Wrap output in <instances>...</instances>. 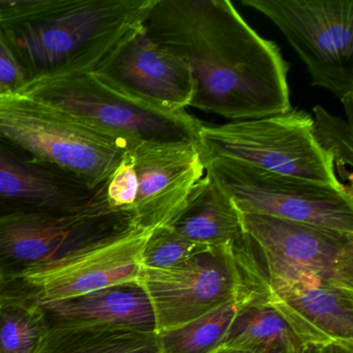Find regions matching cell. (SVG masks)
<instances>
[{
  "mask_svg": "<svg viewBox=\"0 0 353 353\" xmlns=\"http://www.w3.org/2000/svg\"><path fill=\"white\" fill-rule=\"evenodd\" d=\"M94 74L119 94L164 113L185 111L195 90L187 63L154 42L145 24Z\"/></svg>",
  "mask_w": 353,
  "mask_h": 353,
  "instance_id": "12",
  "label": "cell"
},
{
  "mask_svg": "<svg viewBox=\"0 0 353 353\" xmlns=\"http://www.w3.org/2000/svg\"><path fill=\"white\" fill-rule=\"evenodd\" d=\"M48 0H0V22L10 21L44 8Z\"/></svg>",
  "mask_w": 353,
  "mask_h": 353,
  "instance_id": "25",
  "label": "cell"
},
{
  "mask_svg": "<svg viewBox=\"0 0 353 353\" xmlns=\"http://www.w3.org/2000/svg\"><path fill=\"white\" fill-rule=\"evenodd\" d=\"M49 330L42 305L19 291L0 290V353H34Z\"/></svg>",
  "mask_w": 353,
  "mask_h": 353,
  "instance_id": "20",
  "label": "cell"
},
{
  "mask_svg": "<svg viewBox=\"0 0 353 353\" xmlns=\"http://www.w3.org/2000/svg\"><path fill=\"white\" fill-rule=\"evenodd\" d=\"M0 138L94 189L106 183L131 148L24 94L0 98Z\"/></svg>",
  "mask_w": 353,
  "mask_h": 353,
  "instance_id": "4",
  "label": "cell"
},
{
  "mask_svg": "<svg viewBox=\"0 0 353 353\" xmlns=\"http://www.w3.org/2000/svg\"><path fill=\"white\" fill-rule=\"evenodd\" d=\"M39 303L49 326L100 324L157 332L152 301L138 281L113 285L71 299Z\"/></svg>",
  "mask_w": 353,
  "mask_h": 353,
  "instance_id": "16",
  "label": "cell"
},
{
  "mask_svg": "<svg viewBox=\"0 0 353 353\" xmlns=\"http://www.w3.org/2000/svg\"><path fill=\"white\" fill-rule=\"evenodd\" d=\"M206 250L210 249L187 241L171 227H161L150 232L144 245L142 268L157 270L173 268Z\"/></svg>",
  "mask_w": 353,
  "mask_h": 353,
  "instance_id": "23",
  "label": "cell"
},
{
  "mask_svg": "<svg viewBox=\"0 0 353 353\" xmlns=\"http://www.w3.org/2000/svg\"><path fill=\"white\" fill-rule=\"evenodd\" d=\"M20 94L40 101L78 123L128 145L193 143L199 146L204 123L189 114L164 113L109 88L94 73L38 80Z\"/></svg>",
  "mask_w": 353,
  "mask_h": 353,
  "instance_id": "3",
  "label": "cell"
},
{
  "mask_svg": "<svg viewBox=\"0 0 353 353\" xmlns=\"http://www.w3.org/2000/svg\"><path fill=\"white\" fill-rule=\"evenodd\" d=\"M241 216L256 261L268 278L353 290V234L263 214Z\"/></svg>",
  "mask_w": 353,
  "mask_h": 353,
  "instance_id": "9",
  "label": "cell"
},
{
  "mask_svg": "<svg viewBox=\"0 0 353 353\" xmlns=\"http://www.w3.org/2000/svg\"><path fill=\"white\" fill-rule=\"evenodd\" d=\"M104 187L90 188L0 138V220L109 208Z\"/></svg>",
  "mask_w": 353,
  "mask_h": 353,
  "instance_id": "13",
  "label": "cell"
},
{
  "mask_svg": "<svg viewBox=\"0 0 353 353\" xmlns=\"http://www.w3.org/2000/svg\"><path fill=\"white\" fill-rule=\"evenodd\" d=\"M145 26L191 70L190 107L236 121L292 110L289 63L228 0H157Z\"/></svg>",
  "mask_w": 353,
  "mask_h": 353,
  "instance_id": "1",
  "label": "cell"
},
{
  "mask_svg": "<svg viewBox=\"0 0 353 353\" xmlns=\"http://www.w3.org/2000/svg\"><path fill=\"white\" fill-rule=\"evenodd\" d=\"M310 353H353V345L330 343V344L311 349Z\"/></svg>",
  "mask_w": 353,
  "mask_h": 353,
  "instance_id": "27",
  "label": "cell"
},
{
  "mask_svg": "<svg viewBox=\"0 0 353 353\" xmlns=\"http://www.w3.org/2000/svg\"><path fill=\"white\" fill-rule=\"evenodd\" d=\"M250 287L290 326L307 348L353 345V290L323 283L268 278L250 245L245 253Z\"/></svg>",
  "mask_w": 353,
  "mask_h": 353,
  "instance_id": "11",
  "label": "cell"
},
{
  "mask_svg": "<svg viewBox=\"0 0 353 353\" xmlns=\"http://www.w3.org/2000/svg\"><path fill=\"white\" fill-rule=\"evenodd\" d=\"M150 232L134 230L57 268L10 284L18 286L9 290L26 293L39 301H53L79 296L113 285L135 282L141 272L142 251Z\"/></svg>",
  "mask_w": 353,
  "mask_h": 353,
  "instance_id": "15",
  "label": "cell"
},
{
  "mask_svg": "<svg viewBox=\"0 0 353 353\" xmlns=\"http://www.w3.org/2000/svg\"><path fill=\"white\" fill-rule=\"evenodd\" d=\"M310 352V351H309ZM212 353H293L285 348H268V347H245L223 344Z\"/></svg>",
  "mask_w": 353,
  "mask_h": 353,
  "instance_id": "26",
  "label": "cell"
},
{
  "mask_svg": "<svg viewBox=\"0 0 353 353\" xmlns=\"http://www.w3.org/2000/svg\"><path fill=\"white\" fill-rule=\"evenodd\" d=\"M138 282L152 301L157 334L176 327L247 290L241 239L229 247L206 250L173 268H142Z\"/></svg>",
  "mask_w": 353,
  "mask_h": 353,
  "instance_id": "10",
  "label": "cell"
},
{
  "mask_svg": "<svg viewBox=\"0 0 353 353\" xmlns=\"http://www.w3.org/2000/svg\"><path fill=\"white\" fill-rule=\"evenodd\" d=\"M169 227L208 249L235 245L245 233L241 212L208 173L194 185Z\"/></svg>",
  "mask_w": 353,
  "mask_h": 353,
  "instance_id": "17",
  "label": "cell"
},
{
  "mask_svg": "<svg viewBox=\"0 0 353 353\" xmlns=\"http://www.w3.org/2000/svg\"><path fill=\"white\" fill-rule=\"evenodd\" d=\"M137 229L131 214L109 208L0 220V282L52 270Z\"/></svg>",
  "mask_w": 353,
  "mask_h": 353,
  "instance_id": "6",
  "label": "cell"
},
{
  "mask_svg": "<svg viewBox=\"0 0 353 353\" xmlns=\"http://www.w3.org/2000/svg\"><path fill=\"white\" fill-rule=\"evenodd\" d=\"M34 353H163L156 332L100 324L49 326Z\"/></svg>",
  "mask_w": 353,
  "mask_h": 353,
  "instance_id": "18",
  "label": "cell"
},
{
  "mask_svg": "<svg viewBox=\"0 0 353 353\" xmlns=\"http://www.w3.org/2000/svg\"><path fill=\"white\" fill-rule=\"evenodd\" d=\"M30 83L26 70L16 59L0 28V98L20 94Z\"/></svg>",
  "mask_w": 353,
  "mask_h": 353,
  "instance_id": "24",
  "label": "cell"
},
{
  "mask_svg": "<svg viewBox=\"0 0 353 353\" xmlns=\"http://www.w3.org/2000/svg\"><path fill=\"white\" fill-rule=\"evenodd\" d=\"M157 0H48L0 28L30 83L94 73L148 21Z\"/></svg>",
  "mask_w": 353,
  "mask_h": 353,
  "instance_id": "2",
  "label": "cell"
},
{
  "mask_svg": "<svg viewBox=\"0 0 353 353\" xmlns=\"http://www.w3.org/2000/svg\"><path fill=\"white\" fill-rule=\"evenodd\" d=\"M137 179L132 210L140 230L169 226L204 176L199 146L193 143H139L129 150Z\"/></svg>",
  "mask_w": 353,
  "mask_h": 353,
  "instance_id": "14",
  "label": "cell"
},
{
  "mask_svg": "<svg viewBox=\"0 0 353 353\" xmlns=\"http://www.w3.org/2000/svg\"><path fill=\"white\" fill-rule=\"evenodd\" d=\"M0 290H1V282H0Z\"/></svg>",
  "mask_w": 353,
  "mask_h": 353,
  "instance_id": "28",
  "label": "cell"
},
{
  "mask_svg": "<svg viewBox=\"0 0 353 353\" xmlns=\"http://www.w3.org/2000/svg\"><path fill=\"white\" fill-rule=\"evenodd\" d=\"M235 208L353 234L352 190L268 172L224 158L202 159Z\"/></svg>",
  "mask_w": 353,
  "mask_h": 353,
  "instance_id": "8",
  "label": "cell"
},
{
  "mask_svg": "<svg viewBox=\"0 0 353 353\" xmlns=\"http://www.w3.org/2000/svg\"><path fill=\"white\" fill-rule=\"evenodd\" d=\"M312 125L313 117L303 110L216 127L203 125L199 150L202 159H229L268 172L347 188L316 143Z\"/></svg>",
  "mask_w": 353,
  "mask_h": 353,
  "instance_id": "5",
  "label": "cell"
},
{
  "mask_svg": "<svg viewBox=\"0 0 353 353\" xmlns=\"http://www.w3.org/2000/svg\"><path fill=\"white\" fill-rule=\"evenodd\" d=\"M310 351H311V350H310ZM309 353H310V352H309Z\"/></svg>",
  "mask_w": 353,
  "mask_h": 353,
  "instance_id": "29",
  "label": "cell"
},
{
  "mask_svg": "<svg viewBox=\"0 0 353 353\" xmlns=\"http://www.w3.org/2000/svg\"><path fill=\"white\" fill-rule=\"evenodd\" d=\"M224 344L245 347L285 348L293 353H309L290 326L258 297L235 318Z\"/></svg>",
  "mask_w": 353,
  "mask_h": 353,
  "instance_id": "21",
  "label": "cell"
},
{
  "mask_svg": "<svg viewBox=\"0 0 353 353\" xmlns=\"http://www.w3.org/2000/svg\"><path fill=\"white\" fill-rule=\"evenodd\" d=\"M313 113L312 134L316 143L332 160L334 171L343 181V185L347 181V185L352 188L350 170L353 167L352 123L330 114L322 106L314 107Z\"/></svg>",
  "mask_w": 353,
  "mask_h": 353,
  "instance_id": "22",
  "label": "cell"
},
{
  "mask_svg": "<svg viewBox=\"0 0 353 353\" xmlns=\"http://www.w3.org/2000/svg\"><path fill=\"white\" fill-rule=\"evenodd\" d=\"M283 32L307 65L312 85L344 105L353 123V0H243Z\"/></svg>",
  "mask_w": 353,
  "mask_h": 353,
  "instance_id": "7",
  "label": "cell"
},
{
  "mask_svg": "<svg viewBox=\"0 0 353 353\" xmlns=\"http://www.w3.org/2000/svg\"><path fill=\"white\" fill-rule=\"evenodd\" d=\"M257 299L248 285L247 290L216 309L176 327L158 332L163 353H212L226 341L239 312Z\"/></svg>",
  "mask_w": 353,
  "mask_h": 353,
  "instance_id": "19",
  "label": "cell"
}]
</instances>
